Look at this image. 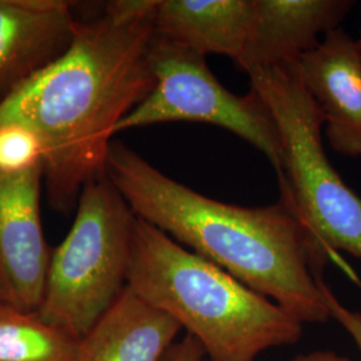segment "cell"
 <instances>
[{
    "instance_id": "6da1fadb",
    "label": "cell",
    "mask_w": 361,
    "mask_h": 361,
    "mask_svg": "<svg viewBox=\"0 0 361 361\" xmlns=\"http://www.w3.org/2000/svg\"><path fill=\"white\" fill-rule=\"evenodd\" d=\"M157 0H114L102 16L78 22L58 59L0 99V128L32 130L44 146L54 209L70 212L83 188L106 174L118 123L150 94L149 52Z\"/></svg>"
},
{
    "instance_id": "7a4b0ae2",
    "label": "cell",
    "mask_w": 361,
    "mask_h": 361,
    "mask_svg": "<svg viewBox=\"0 0 361 361\" xmlns=\"http://www.w3.org/2000/svg\"><path fill=\"white\" fill-rule=\"evenodd\" d=\"M106 174L133 213L216 264L302 324L331 319L319 285L329 261L289 195L269 207L225 204L170 178L113 140Z\"/></svg>"
},
{
    "instance_id": "3957f363",
    "label": "cell",
    "mask_w": 361,
    "mask_h": 361,
    "mask_svg": "<svg viewBox=\"0 0 361 361\" xmlns=\"http://www.w3.org/2000/svg\"><path fill=\"white\" fill-rule=\"evenodd\" d=\"M128 286L193 336L207 361H255L302 336L304 324L271 298L138 217Z\"/></svg>"
},
{
    "instance_id": "277c9868",
    "label": "cell",
    "mask_w": 361,
    "mask_h": 361,
    "mask_svg": "<svg viewBox=\"0 0 361 361\" xmlns=\"http://www.w3.org/2000/svg\"><path fill=\"white\" fill-rule=\"evenodd\" d=\"M247 75L280 131L284 166L277 174L279 190L289 195L325 257L340 259L341 250L361 259V197L326 157L324 116L296 65L257 68Z\"/></svg>"
},
{
    "instance_id": "5b68a950",
    "label": "cell",
    "mask_w": 361,
    "mask_h": 361,
    "mask_svg": "<svg viewBox=\"0 0 361 361\" xmlns=\"http://www.w3.org/2000/svg\"><path fill=\"white\" fill-rule=\"evenodd\" d=\"M135 219L107 174L83 188L74 224L51 253L42 320L79 340L90 332L128 286Z\"/></svg>"
},
{
    "instance_id": "8992f818",
    "label": "cell",
    "mask_w": 361,
    "mask_h": 361,
    "mask_svg": "<svg viewBox=\"0 0 361 361\" xmlns=\"http://www.w3.org/2000/svg\"><path fill=\"white\" fill-rule=\"evenodd\" d=\"M149 62L154 86L118 123L116 135L125 130L174 122L219 126L256 147L268 158L276 174L283 171L280 131L255 91L233 94L212 73L205 56L155 32Z\"/></svg>"
},
{
    "instance_id": "52a82bcc",
    "label": "cell",
    "mask_w": 361,
    "mask_h": 361,
    "mask_svg": "<svg viewBox=\"0 0 361 361\" xmlns=\"http://www.w3.org/2000/svg\"><path fill=\"white\" fill-rule=\"evenodd\" d=\"M43 165L0 174V300L15 308L40 307L51 252L40 219Z\"/></svg>"
},
{
    "instance_id": "ba28073f",
    "label": "cell",
    "mask_w": 361,
    "mask_h": 361,
    "mask_svg": "<svg viewBox=\"0 0 361 361\" xmlns=\"http://www.w3.org/2000/svg\"><path fill=\"white\" fill-rule=\"evenodd\" d=\"M295 65L323 114L329 145L338 154L361 158V55L357 42L338 27Z\"/></svg>"
},
{
    "instance_id": "9c48e42d",
    "label": "cell",
    "mask_w": 361,
    "mask_h": 361,
    "mask_svg": "<svg viewBox=\"0 0 361 361\" xmlns=\"http://www.w3.org/2000/svg\"><path fill=\"white\" fill-rule=\"evenodd\" d=\"M352 0H255L245 50L234 63L246 74L257 68L295 65L340 27Z\"/></svg>"
},
{
    "instance_id": "30bf717a",
    "label": "cell",
    "mask_w": 361,
    "mask_h": 361,
    "mask_svg": "<svg viewBox=\"0 0 361 361\" xmlns=\"http://www.w3.org/2000/svg\"><path fill=\"white\" fill-rule=\"evenodd\" d=\"M78 22L62 0H0V99L58 59Z\"/></svg>"
},
{
    "instance_id": "8fae6325",
    "label": "cell",
    "mask_w": 361,
    "mask_h": 361,
    "mask_svg": "<svg viewBox=\"0 0 361 361\" xmlns=\"http://www.w3.org/2000/svg\"><path fill=\"white\" fill-rule=\"evenodd\" d=\"M253 16L255 0H157L154 32L205 58L219 54L235 63Z\"/></svg>"
},
{
    "instance_id": "7c38bea8",
    "label": "cell",
    "mask_w": 361,
    "mask_h": 361,
    "mask_svg": "<svg viewBox=\"0 0 361 361\" xmlns=\"http://www.w3.org/2000/svg\"><path fill=\"white\" fill-rule=\"evenodd\" d=\"M180 331L174 319L126 286L114 305L80 338L77 361H161Z\"/></svg>"
},
{
    "instance_id": "4fadbf2b",
    "label": "cell",
    "mask_w": 361,
    "mask_h": 361,
    "mask_svg": "<svg viewBox=\"0 0 361 361\" xmlns=\"http://www.w3.org/2000/svg\"><path fill=\"white\" fill-rule=\"evenodd\" d=\"M80 340L0 300V361H77Z\"/></svg>"
},
{
    "instance_id": "5bb4252c",
    "label": "cell",
    "mask_w": 361,
    "mask_h": 361,
    "mask_svg": "<svg viewBox=\"0 0 361 361\" xmlns=\"http://www.w3.org/2000/svg\"><path fill=\"white\" fill-rule=\"evenodd\" d=\"M44 146L32 130L20 125L0 128V174H18L43 165Z\"/></svg>"
},
{
    "instance_id": "9a60e30c",
    "label": "cell",
    "mask_w": 361,
    "mask_h": 361,
    "mask_svg": "<svg viewBox=\"0 0 361 361\" xmlns=\"http://www.w3.org/2000/svg\"><path fill=\"white\" fill-rule=\"evenodd\" d=\"M319 285L323 295L325 307L329 312L331 319H335L343 329L350 336L356 347L361 353V313L357 310H349L332 292V289L325 284L323 276L319 277Z\"/></svg>"
},
{
    "instance_id": "2e32d148",
    "label": "cell",
    "mask_w": 361,
    "mask_h": 361,
    "mask_svg": "<svg viewBox=\"0 0 361 361\" xmlns=\"http://www.w3.org/2000/svg\"><path fill=\"white\" fill-rule=\"evenodd\" d=\"M207 355L202 345L194 338L193 336L185 335V337L176 341L161 361H207Z\"/></svg>"
},
{
    "instance_id": "e0dca14e",
    "label": "cell",
    "mask_w": 361,
    "mask_h": 361,
    "mask_svg": "<svg viewBox=\"0 0 361 361\" xmlns=\"http://www.w3.org/2000/svg\"><path fill=\"white\" fill-rule=\"evenodd\" d=\"M288 361H350V359L341 356L334 350H313L310 353L298 355Z\"/></svg>"
},
{
    "instance_id": "ac0fdd59",
    "label": "cell",
    "mask_w": 361,
    "mask_h": 361,
    "mask_svg": "<svg viewBox=\"0 0 361 361\" xmlns=\"http://www.w3.org/2000/svg\"><path fill=\"white\" fill-rule=\"evenodd\" d=\"M356 42H357V47H359V51H360V55H361V32H360V38L357 39V40H356Z\"/></svg>"
},
{
    "instance_id": "d6986e66",
    "label": "cell",
    "mask_w": 361,
    "mask_h": 361,
    "mask_svg": "<svg viewBox=\"0 0 361 361\" xmlns=\"http://www.w3.org/2000/svg\"></svg>"
}]
</instances>
